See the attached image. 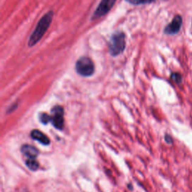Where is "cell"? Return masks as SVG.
Listing matches in <instances>:
<instances>
[{"instance_id":"cell-1","label":"cell","mask_w":192,"mask_h":192,"mask_svg":"<svg viewBox=\"0 0 192 192\" xmlns=\"http://www.w3.org/2000/svg\"><path fill=\"white\" fill-rule=\"evenodd\" d=\"M53 17V12L50 11L40 19L38 23H37L36 29L29 37L28 41L29 47H32L35 46L43 38L52 23Z\"/></svg>"},{"instance_id":"cell-2","label":"cell","mask_w":192,"mask_h":192,"mask_svg":"<svg viewBox=\"0 0 192 192\" xmlns=\"http://www.w3.org/2000/svg\"><path fill=\"white\" fill-rule=\"evenodd\" d=\"M125 35L123 32L117 31L112 35L109 41V53L112 57H117L125 49Z\"/></svg>"},{"instance_id":"cell-3","label":"cell","mask_w":192,"mask_h":192,"mask_svg":"<svg viewBox=\"0 0 192 192\" xmlns=\"http://www.w3.org/2000/svg\"><path fill=\"white\" fill-rule=\"evenodd\" d=\"M77 73L82 77H90L95 72V65L90 58L83 57L77 61L75 65Z\"/></svg>"},{"instance_id":"cell-4","label":"cell","mask_w":192,"mask_h":192,"mask_svg":"<svg viewBox=\"0 0 192 192\" xmlns=\"http://www.w3.org/2000/svg\"><path fill=\"white\" fill-rule=\"evenodd\" d=\"M116 0H101L99 5H98L97 9L94 12L92 16V20H98L100 17L106 15L112 9L114 6Z\"/></svg>"},{"instance_id":"cell-5","label":"cell","mask_w":192,"mask_h":192,"mask_svg":"<svg viewBox=\"0 0 192 192\" xmlns=\"http://www.w3.org/2000/svg\"><path fill=\"white\" fill-rule=\"evenodd\" d=\"M51 122L53 125L59 130L64 127V110L61 106H55L51 110Z\"/></svg>"},{"instance_id":"cell-6","label":"cell","mask_w":192,"mask_h":192,"mask_svg":"<svg viewBox=\"0 0 192 192\" xmlns=\"http://www.w3.org/2000/svg\"><path fill=\"white\" fill-rule=\"evenodd\" d=\"M182 24V18L180 15H176L164 29V33L169 36L177 34L180 32Z\"/></svg>"},{"instance_id":"cell-7","label":"cell","mask_w":192,"mask_h":192,"mask_svg":"<svg viewBox=\"0 0 192 192\" xmlns=\"http://www.w3.org/2000/svg\"><path fill=\"white\" fill-rule=\"evenodd\" d=\"M30 135H31L32 138L37 140V141L39 142L40 143L43 144V145L47 146L50 143V139L48 138L47 136L44 133L40 132L39 130H37V129L32 131Z\"/></svg>"},{"instance_id":"cell-8","label":"cell","mask_w":192,"mask_h":192,"mask_svg":"<svg viewBox=\"0 0 192 192\" xmlns=\"http://www.w3.org/2000/svg\"><path fill=\"white\" fill-rule=\"evenodd\" d=\"M22 153L28 158H36L38 155V150L30 145H23L21 148Z\"/></svg>"},{"instance_id":"cell-9","label":"cell","mask_w":192,"mask_h":192,"mask_svg":"<svg viewBox=\"0 0 192 192\" xmlns=\"http://www.w3.org/2000/svg\"><path fill=\"white\" fill-rule=\"evenodd\" d=\"M26 164L29 169L33 171L37 170L38 169V167H39V164H38L36 158H28L26 161Z\"/></svg>"},{"instance_id":"cell-10","label":"cell","mask_w":192,"mask_h":192,"mask_svg":"<svg viewBox=\"0 0 192 192\" xmlns=\"http://www.w3.org/2000/svg\"><path fill=\"white\" fill-rule=\"evenodd\" d=\"M125 1L133 5H140L149 4L155 0H125Z\"/></svg>"},{"instance_id":"cell-11","label":"cell","mask_w":192,"mask_h":192,"mask_svg":"<svg viewBox=\"0 0 192 192\" xmlns=\"http://www.w3.org/2000/svg\"><path fill=\"white\" fill-rule=\"evenodd\" d=\"M171 79H172V81H173V82L177 83V84H180L181 82H182V76H181L180 74L179 73H173L172 74H171Z\"/></svg>"},{"instance_id":"cell-12","label":"cell","mask_w":192,"mask_h":192,"mask_svg":"<svg viewBox=\"0 0 192 192\" xmlns=\"http://www.w3.org/2000/svg\"><path fill=\"white\" fill-rule=\"evenodd\" d=\"M40 121L43 124H47L49 122L51 121V116L46 114V113H42V114L40 115Z\"/></svg>"},{"instance_id":"cell-13","label":"cell","mask_w":192,"mask_h":192,"mask_svg":"<svg viewBox=\"0 0 192 192\" xmlns=\"http://www.w3.org/2000/svg\"><path fill=\"white\" fill-rule=\"evenodd\" d=\"M165 139L167 143H172V139H171V137L170 136H166Z\"/></svg>"},{"instance_id":"cell-14","label":"cell","mask_w":192,"mask_h":192,"mask_svg":"<svg viewBox=\"0 0 192 192\" xmlns=\"http://www.w3.org/2000/svg\"><path fill=\"white\" fill-rule=\"evenodd\" d=\"M23 192H27V191H24Z\"/></svg>"}]
</instances>
